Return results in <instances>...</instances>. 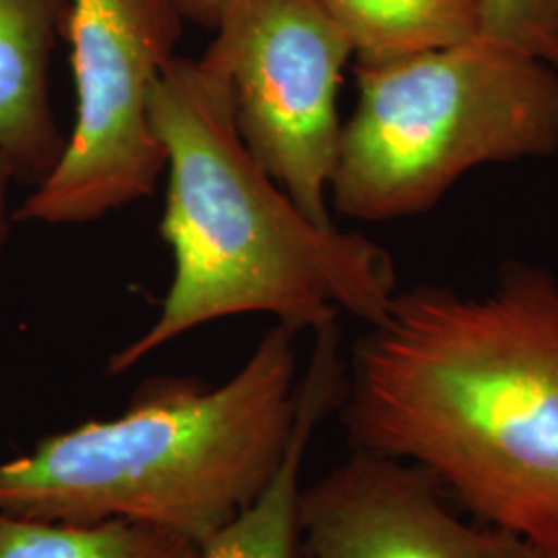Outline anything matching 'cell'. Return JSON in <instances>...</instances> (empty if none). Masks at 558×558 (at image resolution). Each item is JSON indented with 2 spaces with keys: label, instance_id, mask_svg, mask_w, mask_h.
Returning <instances> with one entry per match:
<instances>
[{
  "label": "cell",
  "instance_id": "obj_9",
  "mask_svg": "<svg viewBox=\"0 0 558 558\" xmlns=\"http://www.w3.org/2000/svg\"><path fill=\"white\" fill-rule=\"evenodd\" d=\"M345 360L339 354L338 323L315 333V350L300 379L299 414L288 453L265 493L214 538L199 558L300 557V472L320 422L336 412L343 393Z\"/></svg>",
  "mask_w": 558,
  "mask_h": 558
},
{
  "label": "cell",
  "instance_id": "obj_8",
  "mask_svg": "<svg viewBox=\"0 0 558 558\" xmlns=\"http://www.w3.org/2000/svg\"><path fill=\"white\" fill-rule=\"evenodd\" d=\"M69 11L71 0H0V154L20 184H40L66 143L50 104V59Z\"/></svg>",
  "mask_w": 558,
  "mask_h": 558
},
{
  "label": "cell",
  "instance_id": "obj_4",
  "mask_svg": "<svg viewBox=\"0 0 558 558\" xmlns=\"http://www.w3.org/2000/svg\"><path fill=\"white\" fill-rule=\"evenodd\" d=\"M329 197L389 221L430 211L470 170L558 154V71L488 38L412 57L356 60Z\"/></svg>",
  "mask_w": 558,
  "mask_h": 558
},
{
  "label": "cell",
  "instance_id": "obj_7",
  "mask_svg": "<svg viewBox=\"0 0 558 558\" xmlns=\"http://www.w3.org/2000/svg\"><path fill=\"white\" fill-rule=\"evenodd\" d=\"M302 558H553L461 511L416 463L350 449L300 490Z\"/></svg>",
  "mask_w": 558,
  "mask_h": 558
},
{
  "label": "cell",
  "instance_id": "obj_5",
  "mask_svg": "<svg viewBox=\"0 0 558 558\" xmlns=\"http://www.w3.org/2000/svg\"><path fill=\"white\" fill-rule=\"evenodd\" d=\"M180 32L174 0H71L77 114L52 172L15 207L17 223H92L154 195L168 158L149 98Z\"/></svg>",
  "mask_w": 558,
  "mask_h": 558
},
{
  "label": "cell",
  "instance_id": "obj_15",
  "mask_svg": "<svg viewBox=\"0 0 558 558\" xmlns=\"http://www.w3.org/2000/svg\"><path fill=\"white\" fill-rule=\"evenodd\" d=\"M553 13H555V21H557L558 27V0H553Z\"/></svg>",
  "mask_w": 558,
  "mask_h": 558
},
{
  "label": "cell",
  "instance_id": "obj_14",
  "mask_svg": "<svg viewBox=\"0 0 558 558\" xmlns=\"http://www.w3.org/2000/svg\"><path fill=\"white\" fill-rule=\"evenodd\" d=\"M180 15L199 25L218 29L223 17L232 11L239 0H174Z\"/></svg>",
  "mask_w": 558,
  "mask_h": 558
},
{
  "label": "cell",
  "instance_id": "obj_3",
  "mask_svg": "<svg viewBox=\"0 0 558 558\" xmlns=\"http://www.w3.org/2000/svg\"><path fill=\"white\" fill-rule=\"evenodd\" d=\"M296 336L276 325L230 380H145L119 418L89 420L0 461V515L126 519L205 544L276 478L299 414Z\"/></svg>",
  "mask_w": 558,
  "mask_h": 558
},
{
  "label": "cell",
  "instance_id": "obj_10",
  "mask_svg": "<svg viewBox=\"0 0 558 558\" xmlns=\"http://www.w3.org/2000/svg\"><path fill=\"white\" fill-rule=\"evenodd\" d=\"M356 60L412 57L478 38L482 0H320Z\"/></svg>",
  "mask_w": 558,
  "mask_h": 558
},
{
  "label": "cell",
  "instance_id": "obj_11",
  "mask_svg": "<svg viewBox=\"0 0 558 558\" xmlns=\"http://www.w3.org/2000/svg\"><path fill=\"white\" fill-rule=\"evenodd\" d=\"M199 553L193 539L126 519L81 525L0 515V558H199Z\"/></svg>",
  "mask_w": 558,
  "mask_h": 558
},
{
  "label": "cell",
  "instance_id": "obj_13",
  "mask_svg": "<svg viewBox=\"0 0 558 558\" xmlns=\"http://www.w3.org/2000/svg\"><path fill=\"white\" fill-rule=\"evenodd\" d=\"M13 184H20L17 172L11 166V161L0 154V257H2V253L7 248V244H9L13 226L17 223V220H15V207L11 205Z\"/></svg>",
  "mask_w": 558,
  "mask_h": 558
},
{
  "label": "cell",
  "instance_id": "obj_6",
  "mask_svg": "<svg viewBox=\"0 0 558 558\" xmlns=\"http://www.w3.org/2000/svg\"><path fill=\"white\" fill-rule=\"evenodd\" d=\"M354 48L320 0H239L203 59L230 89L240 140L300 211L336 228L341 73Z\"/></svg>",
  "mask_w": 558,
  "mask_h": 558
},
{
  "label": "cell",
  "instance_id": "obj_1",
  "mask_svg": "<svg viewBox=\"0 0 558 558\" xmlns=\"http://www.w3.org/2000/svg\"><path fill=\"white\" fill-rule=\"evenodd\" d=\"M350 449L416 463L461 511L558 558V276L398 290L345 360Z\"/></svg>",
  "mask_w": 558,
  "mask_h": 558
},
{
  "label": "cell",
  "instance_id": "obj_12",
  "mask_svg": "<svg viewBox=\"0 0 558 558\" xmlns=\"http://www.w3.org/2000/svg\"><path fill=\"white\" fill-rule=\"evenodd\" d=\"M482 38L544 60L558 71L553 0H482Z\"/></svg>",
  "mask_w": 558,
  "mask_h": 558
},
{
  "label": "cell",
  "instance_id": "obj_2",
  "mask_svg": "<svg viewBox=\"0 0 558 558\" xmlns=\"http://www.w3.org/2000/svg\"><path fill=\"white\" fill-rule=\"evenodd\" d=\"M149 110L168 158L160 234L174 278L158 319L110 356L108 375L236 315H271L294 336L338 323L341 311L366 325L385 315L398 292L393 257L300 211L240 140L228 83L214 64L174 57Z\"/></svg>",
  "mask_w": 558,
  "mask_h": 558
}]
</instances>
